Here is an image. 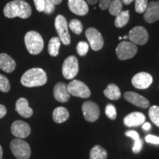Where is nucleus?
Returning <instances> with one entry per match:
<instances>
[{"label":"nucleus","mask_w":159,"mask_h":159,"mask_svg":"<svg viewBox=\"0 0 159 159\" xmlns=\"http://www.w3.org/2000/svg\"><path fill=\"white\" fill-rule=\"evenodd\" d=\"M32 14L30 5L24 0H13L8 2L4 7V15L8 19L19 17L27 19Z\"/></svg>","instance_id":"1"},{"label":"nucleus","mask_w":159,"mask_h":159,"mask_svg":"<svg viewBox=\"0 0 159 159\" xmlns=\"http://www.w3.org/2000/svg\"><path fill=\"white\" fill-rule=\"evenodd\" d=\"M47 82V75L41 68H33L26 71L21 78V83L24 86L33 88L41 86Z\"/></svg>","instance_id":"2"},{"label":"nucleus","mask_w":159,"mask_h":159,"mask_svg":"<svg viewBox=\"0 0 159 159\" xmlns=\"http://www.w3.org/2000/svg\"><path fill=\"white\" fill-rule=\"evenodd\" d=\"M25 43L27 51L32 55H38L43 49V40L41 35L35 31H30L25 36Z\"/></svg>","instance_id":"3"},{"label":"nucleus","mask_w":159,"mask_h":159,"mask_svg":"<svg viewBox=\"0 0 159 159\" xmlns=\"http://www.w3.org/2000/svg\"><path fill=\"white\" fill-rule=\"evenodd\" d=\"M11 150L17 159H28L31 155V149L28 143L22 139H15L11 142Z\"/></svg>","instance_id":"4"},{"label":"nucleus","mask_w":159,"mask_h":159,"mask_svg":"<svg viewBox=\"0 0 159 159\" xmlns=\"http://www.w3.org/2000/svg\"><path fill=\"white\" fill-rule=\"evenodd\" d=\"M138 47L135 43L130 41H122L116 49L117 57L121 61H125L134 57L136 55Z\"/></svg>","instance_id":"5"},{"label":"nucleus","mask_w":159,"mask_h":159,"mask_svg":"<svg viewBox=\"0 0 159 159\" xmlns=\"http://www.w3.org/2000/svg\"><path fill=\"white\" fill-rule=\"evenodd\" d=\"M55 26L61 42L65 45L70 44L71 37L69 33L68 22L66 18L62 15L57 16L55 21Z\"/></svg>","instance_id":"6"},{"label":"nucleus","mask_w":159,"mask_h":159,"mask_svg":"<svg viewBox=\"0 0 159 159\" xmlns=\"http://www.w3.org/2000/svg\"><path fill=\"white\" fill-rule=\"evenodd\" d=\"M79 63L78 60L75 55H71L66 57L63 63L62 74L67 80L75 78L78 74Z\"/></svg>","instance_id":"7"},{"label":"nucleus","mask_w":159,"mask_h":159,"mask_svg":"<svg viewBox=\"0 0 159 159\" xmlns=\"http://www.w3.org/2000/svg\"><path fill=\"white\" fill-rule=\"evenodd\" d=\"M67 89L70 95L80 97L89 98L91 96V91L84 83L77 80H73L67 85Z\"/></svg>","instance_id":"8"},{"label":"nucleus","mask_w":159,"mask_h":159,"mask_svg":"<svg viewBox=\"0 0 159 159\" xmlns=\"http://www.w3.org/2000/svg\"><path fill=\"white\" fill-rule=\"evenodd\" d=\"M85 36L88 39L91 49L94 51H99L103 47L104 40L101 33L94 27H90L85 31Z\"/></svg>","instance_id":"9"},{"label":"nucleus","mask_w":159,"mask_h":159,"mask_svg":"<svg viewBox=\"0 0 159 159\" xmlns=\"http://www.w3.org/2000/svg\"><path fill=\"white\" fill-rule=\"evenodd\" d=\"M128 39L136 45H144L148 42L149 35L147 30L141 26H137L129 32Z\"/></svg>","instance_id":"10"},{"label":"nucleus","mask_w":159,"mask_h":159,"mask_svg":"<svg viewBox=\"0 0 159 159\" xmlns=\"http://www.w3.org/2000/svg\"><path fill=\"white\" fill-rule=\"evenodd\" d=\"M82 111L85 120L90 122H94L97 120L100 114L98 105L91 101H86L83 103Z\"/></svg>","instance_id":"11"},{"label":"nucleus","mask_w":159,"mask_h":159,"mask_svg":"<svg viewBox=\"0 0 159 159\" xmlns=\"http://www.w3.org/2000/svg\"><path fill=\"white\" fill-rule=\"evenodd\" d=\"M11 133L19 139H25L30 136L31 128L29 124L21 120H16L11 125Z\"/></svg>","instance_id":"12"},{"label":"nucleus","mask_w":159,"mask_h":159,"mask_svg":"<svg viewBox=\"0 0 159 159\" xmlns=\"http://www.w3.org/2000/svg\"><path fill=\"white\" fill-rule=\"evenodd\" d=\"M152 77L147 72H139L132 78V84L138 89H146L152 83Z\"/></svg>","instance_id":"13"},{"label":"nucleus","mask_w":159,"mask_h":159,"mask_svg":"<svg viewBox=\"0 0 159 159\" xmlns=\"http://www.w3.org/2000/svg\"><path fill=\"white\" fill-rule=\"evenodd\" d=\"M125 99L131 104L142 108H148L150 106V102L142 95L133 91H127L124 94Z\"/></svg>","instance_id":"14"},{"label":"nucleus","mask_w":159,"mask_h":159,"mask_svg":"<svg viewBox=\"0 0 159 159\" xmlns=\"http://www.w3.org/2000/svg\"><path fill=\"white\" fill-rule=\"evenodd\" d=\"M144 19L148 23L152 24L159 20V1L150 2L144 12Z\"/></svg>","instance_id":"15"},{"label":"nucleus","mask_w":159,"mask_h":159,"mask_svg":"<svg viewBox=\"0 0 159 159\" xmlns=\"http://www.w3.org/2000/svg\"><path fill=\"white\" fill-rule=\"evenodd\" d=\"M68 6L70 11L75 14L85 16L89 12V6L85 0H69Z\"/></svg>","instance_id":"16"},{"label":"nucleus","mask_w":159,"mask_h":159,"mask_svg":"<svg viewBox=\"0 0 159 159\" xmlns=\"http://www.w3.org/2000/svg\"><path fill=\"white\" fill-rule=\"evenodd\" d=\"M67 85L64 83H57L54 87V97L60 102H66L70 98Z\"/></svg>","instance_id":"17"},{"label":"nucleus","mask_w":159,"mask_h":159,"mask_svg":"<svg viewBox=\"0 0 159 159\" xmlns=\"http://www.w3.org/2000/svg\"><path fill=\"white\" fill-rule=\"evenodd\" d=\"M145 116L141 112H133L127 115L124 119V123L127 127H137L144 124Z\"/></svg>","instance_id":"18"},{"label":"nucleus","mask_w":159,"mask_h":159,"mask_svg":"<svg viewBox=\"0 0 159 159\" xmlns=\"http://www.w3.org/2000/svg\"><path fill=\"white\" fill-rule=\"evenodd\" d=\"M16 111L25 118H30L33 114V109L29 106L27 99L23 97L19 98L16 102Z\"/></svg>","instance_id":"19"},{"label":"nucleus","mask_w":159,"mask_h":159,"mask_svg":"<svg viewBox=\"0 0 159 159\" xmlns=\"http://www.w3.org/2000/svg\"><path fill=\"white\" fill-rule=\"evenodd\" d=\"M16 66V61L10 55L6 53L0 54V69L7 73H11L15 70Z\"/></svg>","instance_id":"20"},{"label":"nucleus","mask_w":159,"mask_h":159,"mask_svg":"<svg viewBox=\"0 0 159 159\" xmlns=\"http://www.w3.org/2000/svg\"><path fill=\"white\" fill-rule=\"evenodd\" d=\"M69 117V113L68 110L64 107H57L53 111L52 119L55 122L63 123L66 122Z\"/></svg>","instance_id":"21"},{"label":"nucleus","mask_w":159,"mask_h":159,"mask_svg":"<svg viewBox=\"0 0 159 159\" xmlns=\"http://www.w3.org/2000/svg\"><path fill=\"white\" fill-rule=\"evenodd\" d=\"M125 135H126L127 136L130 137L132 139H134V146H133L132 149L133 152H134V153H139V152L142 150V149L143 148V141L140 139L138 133L134 130H129L125 133Z\"/></svg>","instance_id":"22"},{"label":"nucleus","mask_w":159,"mask_h":159,"mask_svg":"<svg viewBox=\"0 0 159 159\" xmlns=\"http://www.w3.org/2000/svg\"><path fill=\"white\" fill-rule=\"evenodd\" d=\"M104 94L109 99L117 100L120 98L121 91L116 85L114 84V83H111L104 90Z\"/></svg>","instance_id":"23"},{"label":"nucleus","mask_w":159,"mask_h":159,"mask_svg":"<svg viewBox=\"0 0 159 159\" xmlns=\"http://www.w3.org/2000/svg\"><path fill=\"white\" fill-rule=\"evenodd\" d=\"M61 42V40L58 37H53L50 39L48 44V52L51 56L56 57L59 54Z\"/></svg>","instance_id":"24"},{"label":"nucleus","mask_w":159,"mask_h":159,"mask_svg":"<svg viewBox=\"0 0 159 159\" xmlns=\"http://www.w3.org/2000/svg\"><path fill=\"white\" fill-rule=\"evenodd\" d=\"M129 19H130L129 11H122L116 16L114 25L118 28H121V27H123L128 24Z\"/></svg>","instance_id":"25"},{"label":"nucleus","mask_w":159,"mask_h":159,"mask_svg":"<svg viewBox=\"0 0 159 159\" xmlns=\"http://www.w3.org/2000/svg\"><path fill=\"white\" fill-rule=\"evenodd\" d=\"M107 151L101 146L96 145L91 149L89 154L90 159H106Z\"/></svg>","instance_id":"26"},{"label":"nucleus","mask_w":159,"mask_h":159,"mask_svg":"<svg viewBox=\"0 0 159 159\" xmlns=\"http://www.w3.org/2000/svg\"><path fill=\"white\" fill-rule=\"evenodd\" d=\"M109 13L112 16H116L122 11V2L121 0H112L108 7Z\"/></svg>","instance_id":"27"},{"label":"nucleus","mask_w":159,"mask_h":159,"mask_svg":"<svg viewBox=\"0 0 159 159\" xmlns=\"http://www.w3.org/2000/svg\"><path fill=\"white\" fill-rule=\"evenodd\" d=\"M149 116L151 121L159 128V106H151L149 109Z\"/></svg>","instance_id":"28"},{"label":"nucleus","mask_w":159,"mask_h":159,"mask_svg":"<svg viewBox=\"0 0 159 159\" xmlns=\"http://www.w3.org/2000/svg\"><path fill=\"white\" fill-rule=\"evenodd\" d=\"M69 29L71 30L75 34L80 35L83 32V25L81 21L78 19H72L69 25Z\"/></svg>","instance_id":"29"},{"label":"nucleus","mask_w":159,"mask_h":159,"mask_svg":"<svg viewBox=\"0 0 159 159\" xmlns=\"http://www.w3.org/2000/svg\"><path fill=\"white\" fill-rule=\"evenodd\" d=\"M148 5V0H135V9L139 13H143Z\"/></svg>","instance_id":"30"},{"label":"nucleus","mask_w":159,"mask_h":159,"mask_svg":"<svg viewBox=\"0 0 159 159\" xmlns=\"http://www.w3.org/2000/svg\"><path fill=\"white\" fill-rule=\"evenodd\" d=\"M11 89L9 80L3 75L0 74V91L2 92H8Z\"/></svg>","instance_id":"31"},{"label":"nucleus","mask_w":159,"mask_h":159,"mask_svg":"<svg viewBox=\"0 0 159 159\" xmlns=\"http://www.w3.org/2000/svg\"><path fill=\"white\" fill-rule=\"evenodd\" d=\"M89 44L85 41H80L77 46V51L79 55L80 56H85L89 52Z\"/></svg>","instance_id":"32"},{"label":"nucleus","mask_w":159,"mask_h":159,"mask_svg":"<svg viewBox=\"0 0 159 159\" xmlns=\"http://www.w3.org/2000/svg\"><path fill=\"white\" fill-rule=\"evenodd\" d=\"M105 114L109 119L114 120L116 118V110L114 105L108 104L105 108Z\"/></svg>","instance_id":"33"},{"label":"nucleus","mask_w":159,"mask_h":159,"mask_svg":"<svg viewBox=\"0 0 159 159\" xmlns=\"http://www.w3.org/2000/svg\"><path fill=\"white\" fill-rule=\"evenodd\" d=\"M55 5L52 0H44V8L43 12L47 14H51L55 11Z\"/></svg>","instance_id":"34"},{"label":"nucleus","mask_w":159,"mask_h":159,"mask_svg":"<svg viewBox=\"0 0 159 159\" xmlns=\"http://www.w3.org/2000/svg\"><path fill=\"white\" fill-rule=\"evenodd\" d=\"M145 140H146L147 142L150 143V144H159V137L153 136V135H148V136L145 137Z\"/></svg>","instance_id":"35"},{"label":"nucleus","mask_w":159,"mask_h":159,"mask_svg":"<svg viewBox=\"0 0 159 159\" xmlns=\"http://www.w3.org/2000/svg\"><path fill=\"white\" fill-rule=\"evenodd\" d=\"M33 1L37 11L39 12H43L44 8V0H33Z\"/></svg>","instance_id":"36"},{"label":"nucleus","mask_w":159,"mask_h":159,"mask_svg":"<svg viewBox=\"0 0 159 159\" xmlns=\"http://www.w3.org/2000/svg\"><path fill=\"white\" fill-rule=\"evenodd\" d=\"M111 1H112V0H99V7H100L102 11L108 9Z\"/></svg>","instance_id":"37"},{"label":"nucleus","mask_w":159,"mask_h":159,"mask_svg":"<svg viewBox=\"0 0 159 159\" xmlns=\"http://www.w3.org/2000/svg\"><path fill=\"white\" fill-rule=\"evenodd\" d=\"M7 114V108L5 105L0 104V119L3 118Z\"/></svg>","instance_id":"38"},{"label":"nucleus","mask_w":159,"mask_h":159,"mask_svg":"<svg viewBox=\"0 0 159 159\" xmlns=\"http://www.w3.org/2000/svg\"><path fill=\"white\" fill-rule=\"evenodd\" d=\"M142 128L144 129V130H149L151 128V125L149 122H145L144 125H142Z\"/></svg>","instance_id":"39"},{"label":"nucleus","mask_w":159,"mask_h":159,"mask_svg":"<svg viewBox=\"0 0 159 159\" xmlns=\"http://www.w3.org/2000/svg\"><path fill=\"white\" fill-rule=\"evenodd\" d=\"M122 1V2H123L125 4V5H130V4L132 2L135 1V0H121Z\"/></svg>","instance_id":"40"},{"label":"nucleus","mask_w":159,"mask_h":159,"mask_svg":"<svg viewBox=\"0 0 159 159\" xmlns=\"http://www.w3.org/2000/svg\"><path fill=\"white\" fill-rule=\"evenodd\" d=\"M86 1L90 5H95L98 2V0H86Z\"/></svg>","instance_id":"41"},{"label":"nucleus","mask_w":159,"mask_h":159,"mask_svg":"<svg viewBox=\"0 0 159 159\" xmlns=\"http://www.w3.org/2000/svg\"><path fill=\"white\" fill-rule=\"evenodd\" d=\"M63 0H52V2H54V4L55 5H59V4H61V2H62Z\"/></svg>","instance_id":"42"},{"label":"nucleus","mask_w":159,"mask_h":159,"mask_svg":"<svg viewBox=\"0 0 159 159\" xmlns=\"http://www.w3.org/2000/svg\"><path fill=\"white\" fill-rule=\"evenodd\" d=\"M2 156H3L2 148V146L0 145V159H2Z\"/></svg>","instance_id":"43"},{"label":"nucleus","mask_w":159,"mask_h":159,"mask_svg":"<svg viewBox=\"0 0 159 159\" xmlns=\"http://www.w3.org/2000/svg\"><path fill=\"white\" fill-rule=\"evenodd\" d=\"M123 39H128V35H125V36L123 37Z\"/></svg>","instance_id":"44"},{"label":"nucleus","mask_w":159,"mask_h":159,"mask_svg":"<svg viewBox=\"0 0 159 159\" xmlns=\"http://www.w3.org/2000/svg\"><path fill=\"white\" fill-rule=\"evenodd\" d=\"M119 40H122V37H119Z\"/></svg>","instance_id":"45"}]
</instances>
